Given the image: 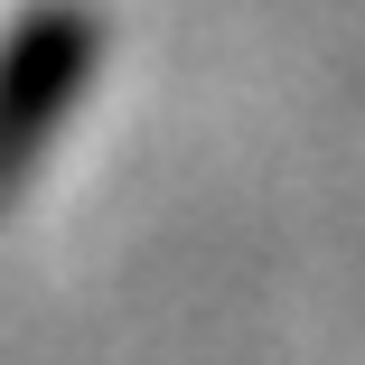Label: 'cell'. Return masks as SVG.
Masks as SVG:
<instances>
[{"label": "cell", "instance_id": "6da1fadb", "mask_svg": "<svg viewBox=\"0 0 365 365\" xmlns=\"http://www.w3.org/2000/svg\"><path fill=\"white\" fill-rule=\"evenodd\" d=\"M94 56H103V29L85 0H38L0 29V197L38 169L47 131L85 103Z\"/></svg>", "mask_w": 365, "mask_h": 365}]
</instances>
